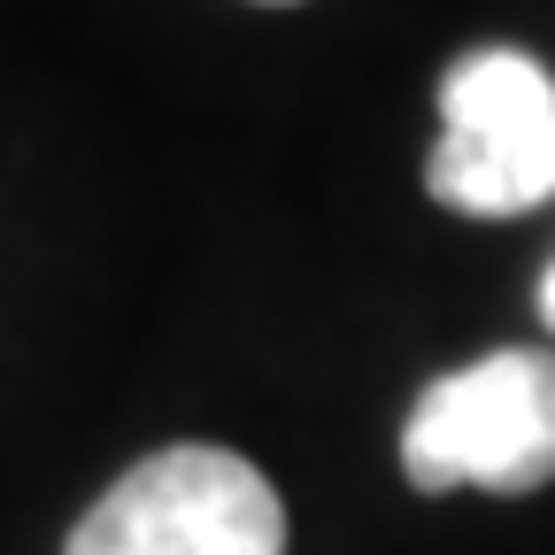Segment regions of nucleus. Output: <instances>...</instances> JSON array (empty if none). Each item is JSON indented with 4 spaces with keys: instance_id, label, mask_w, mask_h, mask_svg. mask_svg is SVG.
<instances>
[{
    "instance_id": "nucleus-1",
    "label": "nucleus",
    "mask_w": 555,
    "mask_h": 555,
    "mask_svg": "<svg viewBox=\"0 0 555 555\" xmlns=\"http://www.w3.org/2000/svg\"><path fill=\"white\" fill-rule=\"evenodd\" d=\"M401 470L416 494H540L555 478V356L502 347L433 378L401 425Z\"/></svg>"
},
{
    "instance_id": "nucleus-2",
    "label": "nucleus",
    "mask_w": 555,
    "mask_h": 555,
    "mask_svg": "<svg viewBox=\"0 0 555 555\" xmlns=\"http://www.w3.org/2000/svg\"><path fill=\"white\" fill-rule=\"evenodd\" d=\"M62 555H286V502L232 448H155L78 517Z\"/></svg>"
},
{
    "instance_id": "nucleus-3",
    "label": "nucleus",
    "mask_w": 555,
    "mask_h": 555,
    "mask_svg": "<svg viewBox=\"0 0 555 555\" xmlns=\"http://www.w3.org/2000/svg\"><path fill=\"white\" fill-rule=\"evenodd\" d=\"M425 185L455 217H525L555 201V78L517 47H478L440 78Z\"/></svg>"
},
{
    "instance_id": "nucleus-4",
    "label": "nucleus",
    "mask_w": 555,
    "mask_h": 555,
    "mask_svg": "<svg viewBox=\"0 0 555 555\" xmlns=\"http://www.w3.org/2000/svg\"><path fill=\"white\" fill-rule=\"evenodd\" d=\"M540 317H547V332H555V262H547V278H540Z\"/></svg>"
},
{
    "instance_id": "nucleus-5",
    "label": "nucleus",
    "mask_w": 555,
    "mask_h": 555,
    "mask_svg": "<svg viewBox=\"0 0 555 555\" xmlns=\"http://www.w3.org/2000/svg\"><path fill=\"white\" fill-rule=\"evenodd\" d=\"M270 9H286V0H270Z\"/></svg>"
}]
</instances>
